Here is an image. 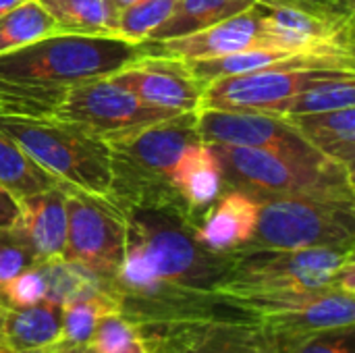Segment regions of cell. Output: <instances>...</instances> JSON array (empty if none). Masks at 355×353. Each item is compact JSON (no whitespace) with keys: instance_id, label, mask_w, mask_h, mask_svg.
I'll return each mask as SVG.
<instances>
[{"instance_id":"obj_19","label":"cell","mask_w":355,"mask_h":353,"mask_svg":"<svg viewBox=\"0 0 355 353\" xmlns=\"http://www.w3.org/2000/svg\"><path fill=\"white\" fill-rule=\"evenodd\" d=\"M285 121L322 156L354 169L355 162V106L285 117Z\"/></svg>"},{"instance_id":"obj_10","label":"cell","mask_w":355,"mask_h":353,"mask_svg":"<svg viewBox=\"0 0 355 353\" xmlns=\"http://www.w3.org/2000/svg\"><path fill=\"white\" fill-rule=\"evenodd\" d=\"M198 135L206 144H223L270 152L302 162L331 160L316 152L283 117L262 110H218L200 108Z\"/></svg>"},{"instance_id":"obj_30","label":"cell","mask_w":355,"mask_h":353,"mask_svg":"<svg viewBox=\"0 0 355 353\" xmlns=\"http://www.w3.org/2000/svg\"><path fill=\"white\" fill-rule=\"evenodd\" d=\"M42 300H46V277L40 264L25 268L0 287V304L8 308H29Z\"/></svg>"},{"instance_id":"obj_4","label":"cell","mask_w":355,"mask_h":353,"mask_svg":"<svg viewBox=\"0 0 355 353\" xmlns=\"http://www.w3.org/2000/svg\"><path fill=\"white\" fill-rule=\"evenodd\" d=\"M210 146L220 160L223 189H241L258 202L272 198L355 202L354 169L341 162H302L252 148Z\"/></svg>"},{"instance_id":"obj_8","label":"cell","mask_w":355,"mask_h":353,"mask_svg":"<svg viewBox=\"0 0 355 353\" xmlns=\"http://www.w3.org/2000/svg\"><path fill=\"white\" fill-rule=\"evenodd\" d=\"M58 187L67 206V239L60 258L114 281L125 256L127 212L110 196L73 185Z\"/></svg>"},{"instance_id":"obj_38","label":"cell","mask_w":355,"mask_h":353,"mask_svg":"<svg viewBox=\"0 0 355 353\" xmlns=\"http://www.w3.org/2000/svg\"><path fill=\"white\" fill-rule=\"evenodd\" d=\"M0 353H15L12 350H6V347H0Z\"/></svg>"},{"instance_id":"obj_33","label":"cell","mask_w":355,"mask_h":353,"mask_svg":"<svg viewBox=\"0 0 355 353\" xmlns=\"http://www.w3.org/2000/svg\"><path fill=\"white\" fill-rule=\"evenodd\" d=\"M17 216H19V198L10 193L4 185H0V229L12 227Z\"/></svg>"},{"instance_id":"obj_29","label":"cell","mask_w":355,"mask_h":353,"mask_svg":"<svg viewBox=\"0 0 355 353\" xmlns=\"http://www.w3.org/2000/svg\"><path fill=\"white\" fill-rule=\"evenodd\" d=\"M89 345L96 353H148L141 333L121 312L100 318Z\"/></svg>"},{"instance_id":"obj_35","label":"cell","mask_w":355,"mask_h":353,"mask_svg":"<svg viewBox=\"0 0 355 353\" xmlns=\"http://www.w3.org/2000/svg\"><path fill=\"white\" fill-rule=\"evenodd\" d=\"M54 353H96L92 345H54Z\"/></svg>"},{"instance_id":"obj_11","label":"cell","mask_w":355,"mask_h":353,"mask_svg":"<svg viewBox=\"0 0 355 353\" xmlns=\"http://www.w3.org/2000/svg\"><path fill=\"white\" fill-rule=\"evenodd\" d=\"M335 77H355V71L268 67L233 77H220L204 87L200 108L268 110L270 106H277L287 98Z\"/></svg>"},{"instance_id":"obj_25","label":"cell","mask_w":355,"mask_h":353,"mask_svg":"<svg viewBox=\"0 0 355 353\" xmlns=\"http://www.w3.org/2000/svg\"><path fill=\"white\" fill-rule=\"evenodd\" d=\"M0 185L21 200L25 196L56 187L58 183L0 131Z\"/></svg>"},{"instance_id":"obj_6","label":"cell","mask_w":355,"mask_h":353,"mask_svg":"<svg viewBox=\"0 0 355 353\" xmlns=\"http://www.w3.org/2000/svg\"><path fill=\"white\" fill-rule=\"evenodd\" d=\"M245 250H355V202L262 200L258 227Z\"/></svg>"},{"instance_id":"obj_20","label":"cell","mask_w":355,"mask_h":353,"mask_svg":"<svg viewBox=\"0 0 355 353\" xmlns=\"http://www.w3.org/2000/svg\"><path fill=\"white\" fill-rule=\"evenodd\" d=\"M37 264L46 277V300L54 304L67 306L89 298H112L121 304V295L112 279L100 277L94 270L64 258H52Z\"/></svg>"},{"instance_id":"obj_21","label":"cell","mask_w":355,"mask_h":353,"mask_svg":"<svg viewBox=\"0 0 355 353\" xmlns=\"http://www.w3.org/2000/svg\"><path fill=\"white\" fill-rule=\"evenodd\" d=\"M258 0H177L168 19L152 31L146 42H160L196 33L223 19L248 10Z\"/></svg>"},{"instance_id":"obj_23","label":"cell","mask_w":355,"mask_h":353,"mask_svg":"<svg viewBox=\"0 0 355 353\" xmlns=\"http://www.w3.org/2000/svg\"><path fill=\"white\" fill-rule=\"evenodd\" d=\"M60 33L112 35V19L104 0H37Z\"/></svg>"},{"instance_id":"obj_12","label":"cell","mask_w":355,"mask_h":353,"mask_svg":"<svg viewBox=\"0 0 355 353\" xmlns=\"http://www.w3.org/2000/svg\"><path fill=\"white\" fill-rule=\"evenodd\" d=\"M108 79L154 108L198 112L202 104L204 85L179 58L148 52Z\"/></svg>"},{"instance_id":"obj_1","label":"cell","mask_w":355,"mask_h":353,"mask_svg":"<svg viewBox=\"0 0 355 353\" xmlns=\"http://www.w3.org/2000/svg\"><path fill=\"white\" fill-rule=\"evenodd\" d=\"M196 225L189 214L171 208L127 210L125 256L114 283L121 314L135 327L210 304L231 277L235 252L204 248Z\"/></svg>"},{"instance_id":"obj_13","label":"cell","mask_w":355,"mask_h":353,"mask_svg":"<svg viewBox=\"0 0 355 353\" xmlns=\"http://www.w3.org/2000/svg\"><path fill=\"white\" fill-rule=\"evenodd\" d=\"M137 331L148 353H272L264 333L237 322L187 320L150 325Z\"/></svg>"},{"instance_id":"obj_22","label":"cell","mask_w":355,"mask_h":353,"mask_svg":"<svg viewBox=\"0 0 355 353\" xmlns=\"http://www.w3.org/2000/svg\"><path fill=\"white\" fill-rule=\"evenodd\" d=\"M347 106H355V77H335V79L320 81L262 112L285 119V117L329 112Z\"/></svg>"},{"instance_id":"obj_3","label":"cell","mask_w":355,"mask_h":353,"mask_svg":"<svg viewBox=\"0 0 355 353\" xmlns=\"http://www.w3.org/2000/svg\"><path fill=\"white\" fill-rule=\"evenodd\" d=\"M148 52L144 44L121 37L56 33L0 54V83L67 89L83 81L110 77Z\"/></svg>"},{"instance_id":"obj_27","label":"cell","mask_w":355,"mask_h":353,"mask_svg":"<svg viewBox=\"0 0 355 353\" xmlns=\"http://www.w3.org/2000/svg\"><path fill=\"white\" fill-rule=\"evenodd\" d=\"M177 0H137L125 8L112 27V35L131 44H144L173 12Z\"/></svg>"},{"instance_id":"obj_16","label":"cell","mask_w":355,"mask_h":353,"mask_svg":"<svg viewBox=\"0 0 355 353\" xmlns=\"http://www.w3.org/2000/svg\"><path fill=\"white\" fill-rule=\"evenodd\" d=\"M33 252L37 262L60 258L67 239V206L62 189L50 187L19 200V216L12 225Z\"/></svg>"},{"instance_id":"obj_17","label":"cell","mask_w":355,"mask_h":353,"mask_svg":"<svg viewBox=\"0 0 355 353\" xmlns=\"http://www.w3.org/2000/svg\"><path fill=\"white\" fill-rule=\"evenodd\" d=\"M171 181L191 216L200 223L202 214L223 191V169L212 146L206 141L187 146L173 169Z\"/></svg>"},{"instance_id":"obj_5","label":"cell","mask_w":355,"mask_h":353,"mask_svg":"<svg viewBox=\"0 0 355 353\" xmlns=\"http://www.w3.org/2000/svg\"><path fill=\"white\" fill-rule=\"evenodd\" d=\"M0 131L58 185H73L98 196L110 193L106 141L52 119L0 117Z\"/></svg>"},{"instance_id":"obj_36","label":"cell","mask_w":355,"mask_h":353,"mask_svg":"<svg viewBox=\"0 0 355 353\" xmlns=\"http://www.w3.org/2000/svg\"><path fill=\"white\" fill-rule=\"evenodd\" d=\"M25 2H27V0H0V17H2L4 12L12 10V8H17V6L25 4Z\"/></svg>"},{"instance_id":"obj_26","label":"cell","mask_w":355,"mask_h":353,"mask_svg":"<svg viewBox=\"0 0 355 353\" xmlns=\"http://www.w3.org/2000/svg\"><path fill=\"white\" fill-rule=\"evenodd\" d=\"M121 312L112 298H89L62 306V329L56 345H89L102 316Z\"/></svg>"},{"instance_id":"obj_9","label":"cell","mask_w":355,"mask_h":353,"mask_svg":"<svg viewBox=\"0 0 355 353\" xmlns=\"http://www.w3.org/2000/svg\"><path fill=\"white\" fill-rule=\"evenodd\" d=\"M177 114L181 112L148 106L108 77H102L69 85L48 119L108 141Z\"/></svg>"},{"instance_id":"obj_15","label":"cell","mask_w":355,"mask_h":353,"mask_svg":"<svg viewBox=\"0 0 355 353\" xmlns=\"http://www.w3.org/2000/svg\"><path fill=\"white\" fill-rule=\"evenodd\" d=\"M260 202L241 189H223L196 225V239L212 252L245 248L258 227Z\"/></svg>"},{"instance_id":"obj_37","label":"cell","mask_w":355,"mask_h":353,"mask_svg":"<svg viewBox=\"0 0 355 353\" xmlns=\"http://www.w3.org/2000/svg\"><path fill=\"white\" fill-rule=\"evenodd\" d=\"M21 353H54V345H48V347H37V350H27V352Z\"/></svg>"},{"instance_id":"obj_31","label":"cell","mask_w":355,"mask_h":353,"mask_svg":"<svg viewBox=\"0 0 355 353\" xmlns=\"http://www.w3.org/2000/svg\"><path fill=\"white\" fill-rule=\"evenodd\" d=\"M33 264L37 260L19 233L12 227L0 229V287Z\"/></svg>"},{"instance_id":"obj_28","label":"cell","mask_w":355,"mask_h":353,"mask_svg":"<svg viewBox=\"0 0 355 353\" xmlns=\"http://www.w3.org/2000/svg\"><path fill=\"white\" fill-rule=\"evenodd\" d=\"M272 353H354V327L268 337Z\"/></svg>"},{"instance_id":"obj_24","label":"cell","mask_w":355,"mask_h":353,"mask_svg":"<svg viewBox=\"0 0 355 353\" xmlns=\"http://www.w3.org/2000/svg\"><path fill=\"white\" fill-rule=\"evenodd\" d=\"M56 33H60L58 25L46 8L37 0H27L0 17V54L19 50Z\"/></svg>"},{"instance_id":"obj_14","label":"cell","mask_w":355,"mask_h":353,"mask_svg":"<svg viewBox=\"0 0 355 353\" xmlns=\"http://www.w3.org/2000/svg\"><path fill=\"white\" fill-rule=\"evenodd\" d=\"M144 46L152 54H162L187 62V60L218 58V56L272 46V44L264 31V4L256 2L248 10L223 19L196 33L160 40V42H144Z\"/></svg>"},{"instance_id":"obj_32","label":"cell","mask_w":355,"mask_h":353,"mask_svg":"<svg viewBox=\"0 0 355 353\" xmlns=\"http://www.w3.org/2000/svg\"><path fill=\"white\" fill-rule=\"evenodd\" d=\"M266 6L297 8L329 19H355V0H258Z\"/></svg>"},{"instance_id":"obj_34","label":"cell","mask_w":355,"mask_h":353,"mask_svg":"<svg viewBox=\"0 0 355 353\" xmlns=\"http://www.w3.org/2000/svg\"><path fill=\"white\" fill-rule=\"evenodd\" d=\"M104 2H106V8H108V12H110L112 27H114V19H116L125 8H129L131 4H135L137 0H104Z\"/></svg>"},{"instance_id":"obj_18","label":"cell","mask_w":355,"mask_h":353,"mask_svg":"<svg viewBox=\"0 0 355 353\" xmlns=\"http://www.w3.org/2000/svg\"><path fill=\"white\" fill-rule=\"evenodd\" d=\"M62 329V306L42 300L29 308L0 304V347L15 353L56 345Z\"/></svg>"},{"instance_id":"obj_7","label":"cell","mask_w":355,"mask_h":353,"mask_svg":"<svg viewBox=\"0 0 355 353\" xmlns=\"http://www.w3.org/2000/svg\"><path fill=\"white\" fill-rule=\"evenodd\" d=\"M352 258L355 250H235L233 273L214 298L339 289L337 273Z\"/></svg>"},{"instance_id":"obj_2","label":"cell","mask_w":355,"mask_h":353,"mask_svg":"<svg viewBox=\"0 0 355 353\" xmlns=\"http://www.w3.org/2000/svg\"><path fill=\"white\" fill-rule=\"evenodd\" d=\"M202 141L196 112L158 121L127 135L108 139L110 198L127 212L131 208H171L191 216L177 193L171 175L187 146ZM198 221L196 216H191Z\"/></svg>"}]
</instances>
